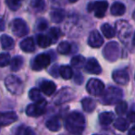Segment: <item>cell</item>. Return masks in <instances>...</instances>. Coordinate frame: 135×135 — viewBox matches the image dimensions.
<instances>
[{"label":"cell","instance_id":"9","mask_svg":"<svg viewBox=\"0 0 135 135\" xmlns=\"http://www.w3.org/2000/svg\"><path fill=\"white\" fill-rule=\"evenodd\" d=\"M11 31L17 37H23L29 32V27L22 19H15L11 22Z\"/></svg>","mask_w":135,"mask_h":135},{"label":"cell","instance_id":"25","mask_svg":"<svg viewBox=\"0 0 135 135\" xmlns=\"http://www.w3.org/2000/svg\"><path fill=\"white\" fill-rule=\"evenodd\" d=\"M129 120H127L124 118H118L115 120L114 126L117 129H118L119 131H126L129 129Z\"/></svg>","mask_w":135,"mask_h":135},{"label":"cell","instance_id":"6","mask_svg":"<svg viewBox=\"0 0 135 135\" xmlns=\"http://www.w3.org/2000/svg\"><path fill=\"white\" fill-rule=\"evenodd\" d=\"M47 102L45 99H43L35 104H31L26 107V115L32 118H37L45 114L46 111Z\"/></svg>","mask_w":135,"mask_h":135},{"label":"cell","instance_id":"20","mask_svg":"<svg viewBox=\"0 0 135 135\" xmlns=\"http://www.w3.org/2000/svg\"><path fill=\"white\" fill-rule=\"evenodd\" d=\"M0 42H1L2 48L5 49V50H11V49L15 46V42H14V40L12 39L9 35H7V34H3V35L0 37Z\"/></svg>","mask_w":135,"mask_h":135},{"label":"cell","instance_id":"19","mask_svg":"<svg viewBox=\"0 0 135 135\" xmlns=\"http://www.w3.org/2000/svg\"><path fill=\"white\" fill-rule=\"evenodd\" d=\"M45 126L50 131H58L61 128V123H60V120L57 117H53V118H49L46 122H45Z\"/></svg>","mask_w":135,"mask_h":135},{"label":"cell","instance_id":"41","mask_svg":"<svg viewBox=\"0 0 135 135\" xmlns=\"http://www.w3.org/2000/svg\"><path fill=\"white\" fill-rule=\"evenodd\" d=\"M128 118H129V121L131 122H134V118H135V116H134V105L131 107V110L129 111V115H128Z\"/></svg>","mask_w":135,"mask_h":135},{"label":"cell","instance_id":"13","mask_svg":"<svg viewBox=\"0 0 135 135\" xmlns=\"http://www.w3.org/2000/svg\"><path fill=\"white\" fill-rule=\"evenodd\" d=\"M18 116L15 112L7 111V112H0V128L10 125L17 121Z\"/></svg>","mask_w":135,"mask_h":135},{"label":"cell","instance_id":"42","mask_svg":"<svg viewBox=\"0 0 135 135\" xmlns=\"http://www.w3.org/2000/svg\"><path fill=\"white\" fill-rule=\"evenodd\" d=\"M5 30V22L3 20H0V31Z\"/></svg>","mask_w":135,"mask_h":135},{"label":"cell","instance_id":"31","mask_svg":"<svg viewBox=\"0 0 135 135\" xmlns=\"http://www.w3.org/2000/svg\"><path fill=\"white\" fill-rule=\"evenodd\" d=\"M37 44L42 48H46V47H48L52 43H51L50 39L47 37V35L39 34V35L37 36Z\"/></svg>","mask_w":135,"mask_h":135},{"label":"cell","instance_id":"17","mask_svg":"<svg viewBox=\"0 0 135 135\" xmlns=\"http://www.w3.org/2000/svg\"><path fill=\"white\" fill-rule=\"evenodd\" d=\"M21 49L26 53H32L35 51V43L32 37H27L21 42Z\"/></svg>","mask_w":135,"mask_h":135},{"label":"cell","instance_id":"14","mask_svg":"<svg viewBox=\"0 0 135 135\" xmlns=\"http://www.w3.org/2000/svg\"><path fill=\"white\" fill-rule=\"evenodd\" d=\"M84 69L87 72L92 74H95V75H98L102 72V69L100 67V64L98 63V61L95 59V58L92 57L89 58L84 64Z\"/></svg>","mask_w":135,"mask_h":135},{"label":"cell","instance_id":"10","mask_svg":"<svg viewBox=\"0 0 135 135\" xmlns=\"http://www.w3.org/2000/svg\"><path fill=\"white\" fill-rule=\"evenodd\" d=\"M108 8V3L107 1H96L88 4L87 10L88 12L94 11L96 18H103Z\"/></svg>","mask_w":135,"mask_h":135},{"label":"cell","instance_id":"16","mask_svg":"<svg viewBox=\"0 0 135 135\" xmlns=\"http://www.w3.org/2000/svg\"><path fill=\"white\" fill-rule=\"evenodd\" d=\"M40 89H41V91L45 95L51 96L56 92V83L51 81H45L40 84Z\"/></svg>","mask_w":135,"mask_h":135},{"label":"cell","instance_id":"27","mask_svg":"<svg viewBox=\"0 0 135 135\" xmlns=\"http://www.w3.org/2000/svg\"><path fill=\"white\" fill-rule=\"evenodd\" d=\"M59 74L64 80H70L73 76V70L70 66H62L59 69Z\"/></svg>","mask_w":135,"mask_h":135},{"label":"cell","instance_id":"44","mask_svg":"<svg viewBox=\"0 0 135 135\" xmlns=\"http://www.w3.org/2000/svg\"><path fill=\"white\" fill-rule=\"evenodd\" d=\"M94 135H99V134H94Z\"/></svg>","mask_w":135,"mask_h":135},{"label":"cell","instance_id":"7","mask_svg":"<svg viewBox=\"0 0 135 135\" xmlns=\"http://www.w3.org/2000/svg\"><path fill=\"white\" fill-rule=\"evenodd\" d=\"M75 97V93L71 88L69 87H65V88L61 89L57 94L55 95L53 98V102L56 105H60V104L67 103V102H70L74 99Z\"/></svg>","mask_w":135,"mask_h":135},{"label":"cell","instance_id":"43","mask_svg":"<svg viewBox=\"0 0 135 135\" xmlns=\"http://www.w3.org/2000/svg\"><path fill=\"white\" fill-rule=\"evenodd\" d=\"M134 129H135V128L134 127H132L131 129V131H129V135H135L134 134Z\"/></svg>","mask_w":135,"mask_h":135},{"label":"cell","instance_id":"24","mask_svg":"<svg viewBox=\"0 0 135 135\" xmlns=\"http://www.w3.org/2000/svg\"><path fill=\"white\" fill-rule=\"evenodd\" d=\"M115 116L113 112H103L99 115V122L101 125L107 126L113 122Z\"/></svg>","mask_w":135,"mask_h":135},{"label":"cell","instance_id":"11","mask_svg":"<svg viewBox=\"0 0 135 135\" xmlns=\"http://www.w3.org/2000/svg\"><path fill=\"white\" fill-rule=\"evenodd\" d=\"M86 90L90 94L98 96L103 94L105 91V84L102 81L98 79H91L86 84Z\"/></svg>","mask_w":135,"mask_h":135},{"label":"cell","instance_id":"38","mask_svg":"<svg viewBox=\"0 0 135 135\" xmlns=\"http://www.w3.org/2000/svg\"><path fill=\"white\" fill-rule=\"evenodd\" d=\"M48 27V23L45 21V19H40L39 21H37V24H36V28H37L38 31L40 32H44L45 31Z\"/></svg>","mask_w":135,"mask_h":135},{"label":"cell","instance_id":"34","mask_svg":"<svg viewBox=\"0 0 135 135\" xmlns=\"http://www.w3.org/2000/svg\"><path fill=\"white\" fill-rule=\"evenodd\" d=\"M31 6L33 8L35 11L37 12H42L45 10V3L43 0H33L31 2Z\"/></svg>","mask_w":135,"mask_h":135},{"label":"cell","instance_id":"5","mask_svg":"<svg viewBox=\"0 0 135 135\" xmlns=\"http://www.w3.org/2000/svg\"><path fill=\"white\" fill-rule=\"evenodd\" d=\"M103 56L108 61H116L120 56V47L117 42L107 44L103 50Z\"/></svg>","mask_w":135,"mask_h":135},{"label":"cell","instance_id":"32","mask_svg":"<svg viewBox=\"0 0 135 135\" xmlns=\"http://www.w3.org/2000/svg\"><path fill=\"white\" fill-rule=\"evenodd\" d=\"M15 135H33V131L28 126L21 125L16 129Z\"/></svg>","mask_w":135,"mask_h":135},{"label":"cell","instance_id":"2","mask_svg":"<svg viewBox=\"0 0 135 135\" xmlns=\"http://www.w3.org/2000/svg\"><path fill=\"white\" fill-rule=\"evenodd\" d=\"M122 96H123V92L121 89L115 86H109L107 89H105V92H103V94L101 96V102L103 103V105H115L121 101Z\"/></svg>","mask_w":135,"mask_h":135},{"label":"cell","instance_id":"22","mask_svg":"<svg viewBox=\"0 0 135 135\" xmlns=\"http://www.w3.org/2000/svg\"><path fill=\"white\" fill-rule=\"evenodd\" d=\"M81 105H83V108L85 112L91 113L95 109L96 105L95 102L90 97H85L81 100Z\"/></svg>","mask_w":135,"mask_h":135},{"label":"cell","instance_id":"4","mask_svg":"<svg viewBox=\"0 0 135 135\" xmlns=\"http://www.w3.org/2000/svg\"><path fill=\"white\" fill-rule=\"evenodd\" d=\"M116 33L118 32V38L123 43L129 41V38H132V27L128 21H118L116 22Z\"/></svg>","mask_w":135,"mask_h":135},{"label":"cell","instance_id":"23","mask_svg":"<svg viewBox=\"0 0 135 135\" xmlns=\"http://www.w3.org/2000/svg\"><path fill=\"white\" fill-rule=\"evenodd\" d=\"M110 11L111 14L114 16H121L126 12V7L121 2H115L111 7Z\"/></svg>","mask_w":135,"mask_h":135},{"label":"cell","instance_id":"15","mask_svg":"<svg viewBox=\"0 0 135 135\" xmlns=\"http://www.w3.org/2000/svg\"><path fill=\"white\" fill-rule=\"evenodd\" d=\"M104 44V38L98 31L94 30L91 32L88 37V45L93 48H98Z\"/></svg>","mask_w":135,"mask_h":135},{"label":"cell","instance_id":"8","mask_svg":"<svg viewBox=\"0 0 135 135\" xmlns=\"http://www.w3.org/2000/svg\"><path fill=\"white\" fill-rule=\"evenodd\" d=\"M51 62V57L48 54H39L33 58L31 63V67L35 71H39L48 67Z\"/></svg>","mask_w":135,"mask_h":135},{"label":"cell","instance_id":"29","mask_svg":"<svg viewBox=\"0 0 135 135\" xmlns=\"http://www.w3.org/2000/svg\"><path fill=\"white\" fill-rule=\"evenodd\" d=\"M71 50V45L69 42L63 41L57 45V52L61 55H68Z\"/></svg>","mask_w":135,"mask_h":135},{"label":"cell","instance_id":"28","mask_svg":"<svg viewBox=\"0 0 135 135\" xmlns=\"http://www.w3.org/2000/svg\"><path fill=\"white\" fill-rule=\"evenodd\" d=\"M85 58L84 56H81V55H78V56H75L71 58L70 60V64H71L72 67H75L77 69H80V68H83L85 64Z\"/></svg>","mask_w":135,"mask_h":135},{"label":"cell","instance_id":"1","mask_svg":"<svg viewBox=\"0 0 135 135\" xmlns=\"http://www.w3.org/2000/svg\"><path fill=\"white\" fill-rule=\"evenodd\" d=\"M66 129L72 134H81L85 128V118L81 113L72 111L66 119Z\"/></svg>","mask_w":135,"mask_h":135},{"label":"cell","instance_id":"33","mask_svg":"<svg viewBox=\"0 0 135 135\" xmlns=\"http://www.w3.org/2000/svg\"><path fill=\"white\" fill-rule=\"evenodd\" d=\"M60 33H61V32H60L59 29L54 27V28H51L50 30H49L47 37L50 39L51 43H56V42L58 40V38H59Z\"/></svg>","mask_w":135,"mask_h":135},{"label":"cell","instance_id":"36","mask_svg":"<svg viewBox=\"0 0 135 135\" xmlns=\"http://www.w3.org/2000/svg\"><path fill=\"white\" fill-rule=\"evenodd\" d=\"M6 4L7 6L9 8V9L16 11L20 8L21 5V1L20 0H6Z\"/></svg>","mask_w":135,"mask_h":135},{"label":"cell","instance_id":"39","mask_svg":"<svg viewBox=\"0 0 135 135\" xmlns=\"http://www.w3.org/2000/svg\"><path fill=\"white\" fill-rule=\"evenodd\" d=\"M49 73L55 78H57L58 77V73H59V70H58V66L55 65L51 68L50 70H49Z\"/></svg>","mask_w":135,"mask_h":135},{"label":"cell","instance_id":"12","mask_svg":"<svg viewBox=\"0 0 135 135\" xmlns=\"http://www.w3.org/2000/svg\"><path fill=\"white\" fill-rule=\"evenodd\" d=\"M112 78L115 81V83L120 85H126L129 81V72L124 69L115 70L112 73Z\"/></svg>","mask_w":135,"mask_h":135},{"label":"cell","instance_id":"26","mask_svg":"<svg viewBox=\"0 0 135 135\" xmlns=\"http://www.w3.org/2000/svg\"><path fill=\"white\" fill-rule=\"evenodd\" d=\"M101 31L103 32V34L107 38L110 39V38H113L115 35H116V31L115 29L111 26L108 23H105L101 26Z\"/></svg>","mask_w":135,"mask_h":135},{"label":"cell","instance_id":"40","mask_svg":"<svg viewBox=\"0 0 135 135\" xmlns=\"http://www.w3.org/2000/svg\"><path fill=\"white\" fill-rule=\"evenodd\" d=\"M74 81H75V83L77 84H81V83L83 81V77L80 72H77L75 73V76H74Z\"/></svg>","mask_w":135,"mask_h":135},{"label":"cell","instance_id":"35","mask_svg":"<svg viewBox=\"0 0 135 135\" xmlns=\"http://www.w3.org/2000/svg\"><path fill=\"white\" fill-rule=\"evenodd\" d=\"M128 110V105L125 101H119L116 105V113L118 116L124 115Z\"/></svg>","mask_w":135,"mask_h":135},{"label":"cell","instance_id":"18","mask_svg":"<svg viewBox=\"0 0 135 135\" xmlns=\"http://www.w3.org/2000/svg\"><path fill=\"white\" fill-rule=\"evenodd\" d=\"M66 17V12L62 8H54L50 12V18L52 21L56 23H60L63 21V20Z\"/></svg>","mask_w":135,"mask_h":135},{"label":"cell","instance_id":"21","mask_svg":"<svg viewBox=\"0 0 135 135\" xmlns=\"http://www.w3.org/2000/svg\"><path fill=\"white\" fill-rule=\"evenodd\" d=\"M24 59L21 56H16L10 59V69L12 71H18L22 68Z\"/></svg>","mask_w":135,"mask_h":135},{"label":"cell","instance_id":"37","mask_svg":"<svg viewBox=\"0 0 135 135\" xmlns=\"http://www.w3.org/2000/svg\"><path fill=\"white\" fill-rule=\"evenodd\" d=\"M10 63V55L8 53L0 54V67H6Z\"/></svg>","mask_w":135,"mask_h":135},{"label":"cell","instance_id":"30","mask_svg":"<svg viewBox=\"0 0 135 135\" xmlns=\"http://www.w3.org/2000/svg\"><path fill=\"white\" fill-rule=\"evenodd\" d=\"M29 98H30L32 101H34L35 103L36 102H39V101H41V100L45 99V98L42 96L40 90L37 88H32L29 91Z\"/></svg>","mask_w":135,"mask_h":135},{"label":"cell","instance_id":"3","mask_svg":"<svg viewBox=\"0 0 135 135\" xmlns=\"http://www.w3.org/2000/svg\"><path fill=\"white\" fill-rule=\"evenodd\" d=\"M5 86L8 89V92L15 95L22 94L23 90H24V85H23L22 81L15 75H8L5 79Z\"/></svg>","mask_w":135,"mask_h":135}]
</instances>
